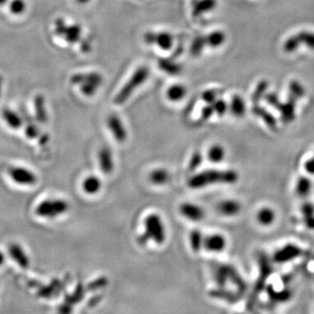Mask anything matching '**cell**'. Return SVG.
I'll return each instance as SVG.
<instances>
[{"label": "cell", "mask_w": 314, "mask_h": 314, "mask_svg": "<svg viewBox=\"0 0 314 314\" xmlns=\"http://www.w3.org/2000/svg\"><path fill=\"white\" fill-rule=\"evenodd\" d=\"M108 283H109V280L107 277H101V278L92 281V283H90L88 285V289L89 291H96V290L105 287L106 285H108Z\"/></svg>", "instance_id": "obj_32"}, {"label": "cell", "mask_w": 314, "mask_h": 314, "mask_svg": "<svg viewBox=\"0 0 314 314\" xmlns=\"http://www.w3.org/2000/svg\"><path fill=\"white\" fill-rule=\"evenodd\" d=\"M226 239L220 234L206 236L203 239V247L210 252H221L226 247Z\"/></svg>", "instance_id": "obj_9"}, {"label": "cell", "mask_w": 314, "mask_h": 314, "mask_svg": "<svg viewBox=\"0 0 314 314\" xmlns=\"http://www.w3.org/2000/svg\"><path fill=\"white\" fill-rule=\"evenodd\" d=\"M232 113L237 116H242L245 113V104L240 97H235L231 103Z\"/></svg>", "instance_id": "obj_29"}, {"label": "cell", "mask_w": 314, "mask_h": 314, "mask_svg": "<svg viewBox=\"0 0 314 314\" xmlns=\"http://www.w3.org/2000/svg\"><path fill=\"white\" fill-rule=\"evenodd\" d=\"M109 127L113 132V136L115 137L117 142L123 143L127 139V132L119 118L115 116L109 118Z\"/></svg>", "instance_id": "obj_15"}, {"label": "cell", "mask_w": 314, "mask_h": 314, "mask_svg": "<svg viewBox=\"0 0 314 314\" xmlns=\"http://www.w3.org/2000/svg\"><path fill=\"white\" fill-rule=\"evenodd\" d=\"M2 88H3V80L0 76V96H1V92H2Z\"/></svg>", "instance_id": "obj_41"}, {"label": "cell", "mask_w": 314, "mask_h": 314, "mask_svg": "<svg viewBox=\"0 0 314 314\" xmlns=\"http://www.w3.org/2000/svg\"><path fill=\"white\" fill-rule=\"evenodd\" d=\"M203 161V157H202L201 153L199 152H196L194 155H192L191 159H190V163L188 165V167L190 170H195L198 166H200Z\"/></svg>", "instance_id": "obj_33"}, {"label": "cell", "mask_w": 314, "mask_h": 314, "mask_svg": "<svg viewBox=\"0 0 314 314\" xmlns=\"http://www.w3.org/2000/svg\"><path fill=\"white\" fill-rule=\"evenodd\" d=\"M303 222L308 230H314V205L310 202H306L301 205Z\"/></svg>", "instance_id": "obj_16"}, {"label": "cell", "mask_w": 314, "mask_h": 314, "mask_svg": "<svg viewBox=\"0 0 314 314\" xmlns=\"http://www.w3.org/2000/svg\"><path fill=\"white\" fill-rule=\"evenodd\" d=\"M303 254V250L293 243H288L277 251L273 255V261L277 264H285L295 259Z\"/></svg>", "instance_id": "obj_6"}, {"label": "cell", "mask_w": 314, "mask_h": 314, "mask_svg": "<svg viewBox=\"0 0 314 314\" xmlns=\"http://www.w3.org/2000/svg\"><path fill=\"white\" fill-rule=\"evenodd\" d=\"M203 236L199 230H193L189 236L190 245L194 252H199L203 246Z\"/></svg>", "instance_id": "obj_25"}, {"label": "cell", "mask_w": 314, "mask_h": 314, "mask_svg": "<svg viewBox=\"0 0 314 314\" xmlns=\"http://www.w3.org/2000/svg\"><path fill=\"white\" fill-rule=\"evenodd\" d=\"M59 312L63 313V314H68V313H70V312H72V305L67 303L66 305L60 306L59 307Z\"/></svg>", "instance_id": "obj_37"}, {"label": "cell", "mask_w": 314, "mask_h": 314, "mask_svg": "<svg viewBox=\"0 0 314 314\" xmlns=\"http://www.w3.org/2000/svg\"><path fill=\"white\" fill-rule=\"evenodd\" d=\"M254 113L259 115L260 117L263 118L264 122H266V124L271 128V129H275L277 126L276 120L272 116V114L267 113L266 111H264V109H260V108H255L254 109Z\"/></svg>", "instance_id": "obj_28"}, {"label": "cell", "mask_w": 314, "mask_h": 314, "mask_svg": "<svg viewBox=\"0 0 314 314\" xmlns=\"http://www.w3.org/2000/svg\"><path fill=\"white\" fill-rule=\"evenodd\" d=\"M9 12L13 16H21L27 10V2L25 0H9Z\"/></svg>", "instance_id": "obj_22"}, {"label": "cell", "mask_w": 314, "mask_h": 314, "mask_svg": "<svg viewBox=\"0 0 314 314\" xmlns=\"http://www.w3.org/2000/svg\"><path fill=\"white\" fill-rule=\"evenodd\" d=\"M8 176L13 183L21 186H34L38 183V177L28 168L13 166L8 169Z\"/></svg>", "instance_id": "obj_5"}, {"label": "cell", "mask_w": 314, "mask_h": 314, "mask_svg": "<svg viewBox=\"0 0 314 314\" xmlns=\"http://www.w3.org/2000/svg\"><path fill=\"white\" fill-rule=\"evenodd\" d=\"M151 183L156 185H164L169 180V174L166 169L158 168L151 172L149 176Z\"/></svg>", "instance_id": "obj_23"}, {"label": "cell", "mask_w": 314, "mask_h": 314, "mask_svg": "<svg viewBox=\"0 0 314 314\" xmlns=\"http://www.w3.org/2000/svg\"><path fill=\"white\" fill-rule=\"evenodd\" d=\"M227 272H228L229 280L231 281V283L237 287V292L240 295L243 296L248 289V285L245 280L243 279L239 272H237V270L232 266L227 265Z\"/></svg>", "instance_id": "obj_12"}, {"label": "cell", "mask_w": 314, "mask_h": 314, "mask_svg": "<svg viewBox=\"0 0 314 314\" xmlns=\"http://www.w3.org/2000/svg\"><path fill=\"white\" fill-rule=\"evenodd\" d=\"M239 180V174L235 170H205L193 176L188 180V186L200 188L208 185H233Z\"/></svg>", "instance_id": "obj_1"}, {"label": "cell", "mask_w": 314, "mask_h": 314, "mask_svg": "<svg viewBox=\"0 0 314 314\" xmlns=\"http://www.w3.org/2000/svg\"><path fill=\"white\" fill-rule=\"evenodd\" d=\"M8 2L9 0H0V6H4V5H7Z\"/></svg>", "instance_id": "obj_40"}, {"label": "cell", "mask_w": 314, "mask_h": 314, "mask_svg": "<svg viewBox=\"0 0 314 314\" xmlns=\"http://www.w3.org/2000/svg\"><path fill=\"white\" fill-rule=\"evenodd\" d=\"M69 210V204L67 201L53 198L40 202L35 208V213L39 218L46 219H55Z\"/></svg>", "instance_id": "obj_4"}, {"label": "cell", "mask_w": 314, "mask_h": 314, "mask_svg": "<svg viewBox=\"0 0 314 314\" xmlns=\"http://www.w3.org/2000/svg\"><path fill=\"white\" fill-rule=\"evenodd\" d=\"M299 44H305L311 49L314 50V34L310 32H301L296 34Z\"/></svg>", "instance_id": "obj_27"}, {"label": "cell", "mask_w": 314, "mask_h": 314, "mask_svg": "<svg viewBox=\"0 0 314 314\" xmlns=\"http://www.w3.org/2000/svg\"><path fill=\"white\" fill-rule=\"evenodd\" d=\"M214 277L215 280L217 282L219 287H224L227 282L229 280L228 272H227V265L219 264L214 269Z\"/></svg>", "instance_id": "obj_24"}, {"label": "cell", "mask_w": 314, "mask_h": 314, "mask_svg": "<svg viewBox=\"0 0 314 314\" xmlns=\"http://www.w3.org/2000/svg\"><path fill=\"white\" fill-rule=\"evenodd\" d=\"M210 296L220 299H223L229 303H236L239 302L243 296L240 295L238 292L237 293H232L228 290L223 289L222 287H220L219 289L213 290L210 292Z\"/></svg>", "instance_id": "obj_17"}, {"label": "cell", "mask_w": 314, "mask_h": 314, "mask_svg": "<svg viewBox=\"0 0 314 314\" xmlns=\"http://www.w3.org/2000/svg\"><path fill=\"white\" fill-rule=\"evenodd\" d=\"M4 262H5V255L3 251H0V267L4 264Z\"/></svg>", "instance_id": "obj_38"}, {"label": "cell", "mask_w": 314, "mask_h": 314, "mask_svg": "<svg viewBox=\"0 0 314 314\" xmlns=\"http://www.w3.org/2000/svg\"><path fill=\"white\" fill-rule=\"evenodd\" d=\"M2 117L5 124L12 129H19L24 125V120L22 116L13 109H4L2 113Z\"/></svg>", "instance_id": "obj_10"}, {"label": "cell", "mask_w": 314, "mask_h": 314, "mask_svg": "<svg viewBox=\"0 0 314 314\" xmlns=\"http://www.w3.org/2000/svg\"><path fill=\"white\" fill-rule=\"evenodd\" d=\"M299 42L297 40L296 35L290 37L284 44V50L287 53H293L294 51L297 50V47L299 46Z\"/></svg>", "instance_id": "obj_31"}, {"label": "cell", "mask_w": 314, "mask_h": 314, "mask_svg": "<svg viewBox=\"0 0 314 314\" xmlns=\"http://www.w3.org/2000/svg\"><path fill=\"white\" fill-rule=\"evenodd\" d=\"M304 167L308 174L310 175H314V155L309 160H307L305 164H304Z\"/></svg>", "instance_id": "obj_36"}, {"label": "cell", "mask_w": 314, "mask_h": 314, "mask_svg": "<svg viewBox=\"0 0 314 314\" xmlns=\"http://www.w3.org/2000/svg\"><path fill=\"white\" fill-rule=\"evenodd\" d=\"M276 214L273 209L269 207H264L259 210L257 214V220L263 226H270L275 221Z\"/></svg>", "instance_id": "obj_18"}, {"label": "cell", "mask_w": 314, "mask_h": 314, "mask_svg": "<svg viewBox=\"0 0 314 314\" xmlns=\"http://www.w3.org/2000/svg\"><path fill=\"white\" fill-rule=\"evenodd\" d=\"M145 231L138 238V243L144 245L149 240L158 244H163L166 240V230L163 219L157 214L148 215L144 221Z\"/></svg>", "instance_id": "obj_2"}, {"label": "cell", "mask_w": 314, "mask_h": 314, "mask_svg": "<svg viewBox=\"0 0 314 314\" xmlns=\"http://www.w3.org/2000/svg\"><path fill=\"white\" fill-rule=\"evenodd\" d=\"M290 90L294 97H301L304 94V88H302L301 85L297 83L296 81L292 82L290 86Z\"/></svg>", "instance_id": "obj_34"}, {"label": "cell", "mask_w": 314, "mask_h": 314, "mask_svg": "<svg viewBox=\"0 0 314 314\" xmlns=\"http://www.w3.org/2000/svg\"><path fill=\"white\" fill-rule=\"evenodd\" d=\"M179 210H180V213L185 218H187L188 220H191V221H196V222L201 221L205 216L203 209H202L200 206L193 204L190 203H185L181 204Z\"/></svg>", "instance_id": "obj_8"}, {"label": "cell", "mask_w": 314, "mask_h": 314, "mask_svg": "<svg viewBox=\"0 0 314 314\" xmlns=\"http://www.w3.org/2000/svg\"><path fill=\"white\" fill-rule=\"evenodd\" d=\"M101 181L95 176H88L82 183V188L88 195H94L101 188Z\"/></svg>", "instance_id": "obj_19"}, {"label": "cell", "mask_w": 314, "mask_h": 314, "mask_svg": "<svg viewBox=\"0 0 314 314\" xmlns=\"http://www.w3.org/2000/svg\"><path fill=\"white\" fill-rule=\"evenodd\" d=\"M38 134H39V132H38V128L36 127V125L29 124L28 126H26V128H25V134H26V136L28 138H37L38 136Z\"/></svg>", "instance_id": "obj_35"}, {"label": "cell", "mask_w": 314, "mask_h": 314, "mask_svg": "<svg viewBox=\"0 0 314 314\" xmlns=\"http://www.w3.org/2000/svg\"><path fill=\"white\" fill-rule=\"evenodd\" d=\"M207 157L211 163L219 164L225 157V150H224L223 147L216 144V145L210 147V148L207 153Z\"/></svg>", "instance_id": "obj_21"}, {"label": "cell", "mask_w": 314, "mask_h": 314, "mask_svg": "<svg viewBox=\"0 0 314 314\" xmlns=\"http://www.w3.org/2000/svg\"><path fill=\"white\" fill-rule=\"evenodd\" d=\"M100 299H101V297H94L93 298H92V300L90 301V304H91V306H92L93 304H95L96 305L97 303H99V301H100Z\"/></svg>", "instance_id": "obj_39"}, {"label": "cell", "mask_w": 314, "mask_h": 314, "mask_svg": "<svg viewBox=\"0 0 314 314\" xmlns=\"http://www.w3.org/2000/svg\"><path fill=\"white\" fill-rule=\"evenodd\" d=\"M277 108L280 109L282 118L285 122H289L293 121L294 118V103L290 101L287 104L277 106Z\"/></svg>", "instance_id": "obj_26"}, {"label": "cell", "mask_w": 314, "mask_h": 314, "mask_svg": "<svg viewBox=\"0 0 314 314\" xmlns=\"http://www.w3.org/2000/svg\"><path fill=\"white\" fill-rule=\"evenodd\" d=\"M99 164L102 172L110 174L113 170V155L109 148H104L99 153Z\"/></svg>", "instance_id": "obj_13"}, {"label": "cell", "mask_w": 314, "mask_h": 314, "mask_svg": "<svg viewBox=\"0 0 314 314\" xmlns=\"http://www.w3.org/2000/svg\"><path fill=\"white\" fill-rule=\"evenodd\" d=\"M258 260L259 264V275L256 281L252 293L248 298L247 309L249 311L253 310V308L255 307L258 297H259L261 293L266 288L267 280L273 273L272 265L267 255H265L264 253H260Z\"/></svg>", "instance_id": "obj_3"}, {"label": "cell", "mask_w": 314, "mask_h": 314, "mask_svg": "<svg viewBox=\"0 0 314 314\" xmlns=\"http://www.w3.org/2000/svg\"><path fill=\"white\" fill-rule=\"evenodd\" d=\"M8 254L18 267L26 270L31 265L29 256L19 243H13L9 245Z\"/></svg>", "instance_id": "obj_7"}, {"label": "cell", "mask_w": 314, "mask_h": 314, "mask_svg": "<svg viewBox=\"0 0 314 314\" xmlns=\"http://www.w3.org/2000/svg\"><path fill=\"white\" fill-rule=\"evenodd\" d=\"M218 211L226 217H233L241 211V204L235 200H224L218 204Z\"/></svg>", "instance_id": "obj_14"}, {"label": "cell", "mask_w": 314, "mask_h": 314, "mask_svg": "<svg viewBox=\"0 0 314 314\" xmlns=\"http://www.w3.org/2000/svg\"><path fill=\"white\" fill-rule=\"evenodd\" d=\"M269 298L273 303H285L289 301L293 297V292L290 288H284L280 291H276L272 285H268L265 288Z\"/></svg>", "instance_id": "obj_11"}, {"label": "cell", "mask_w": 314, "mask_h": 314, "mask_svg": "<svg viewBox=\"0 0 314 314\" xmlns=\"http://www.w3.org/2000/svg\"><path fill=\"white\" fill-rule=\"evenodd\" d=\"M83 297L84 287L82 285H78V287L76 288L75 291L72 295L66 297V302L70 305H74V304H77V303L81 301Z\"/></svg>", "instance_id": "obj_30"}, {"label": "cell", "mask_w": 314, "mask_h": 314, "mask_svg": "<svg viewBox=\"0 0 314 314\" xmlns=\"http://www.w3.org/2000/svg\"><path fill=\"white\" fill-rule=\"evenodd\" d=\"M312 182L310 178L306 176H300L297 181L296 192L297 196L300 197H306L312 191Z\"/></svg>", "instance_id": "obj_20"}]
</instances>
